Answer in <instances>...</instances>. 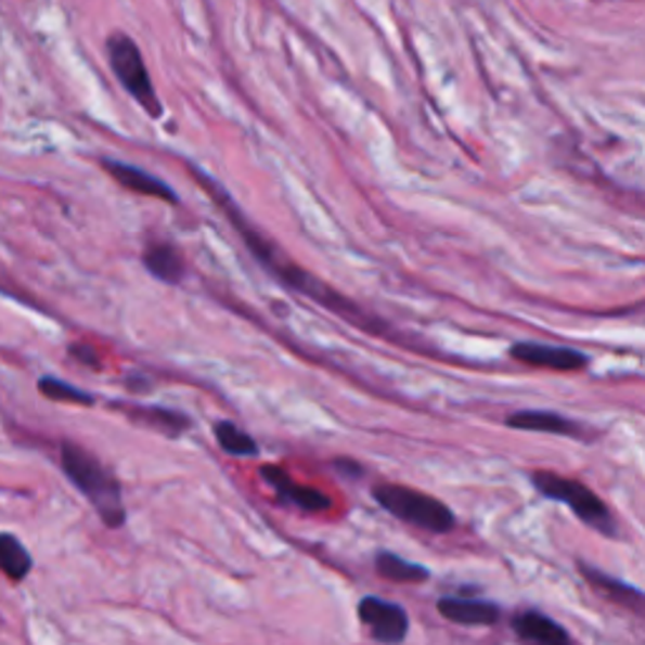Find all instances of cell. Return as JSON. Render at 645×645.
Instances as JSON below:
<instances>
[{"label": "cell", "mask_w": 645, "mask_h": 645, "mask_svg": "<svg viewBox=\"0 0 645 645\" xmlns=\"http://www.w3.org/2000/svg\"><path fill=\"white\" fill-rule=\"evenodd\" d=\"M260 477L266 479V485L273 489L278 502L291 504V507H298L302 512H323L331 507V496L323 494L321 489L298 485L291 474H287L283 466L268 464L260 469Z\"/></svg>", "instance_id": "cell-6"}, {"label": "cell", "mask_w": 645, "mask_h": 645, "mask_svg": "<svg viewBox=\"0 0 645 645\" xmlns=\"http://www.w3.org/2000/svg\"><path fill=\"white\" fill-rule=\"evenodd\" d=\"M38 391L51 401L79 403V407H93V401H96L89 391H83V388H76L72 384H66V380L53 378V376H43L38 380Z\"/></svg>", "instance_id": "cell-18"}, {"label": "cell", "mask_w": 645, "mask_h": 645, "mask_svg": "<svg viewBox=\"0 0 645 645\" xmlns=\"http://www.w3.org/2000/svg\"><path fill=\"white\" fill-rule=\"evenodd\" d=\"M437 610L441 618L449 620V623L466 625V628L494 625V623H500V618H502V610L496 603L479 601V597H466V595L439 597Z\"/></svg>", "instance_id": "cell-8"}, {"label": "cell", "mask_w": 645, "mask_h": 645, "mask_svg": "<svg viewBox=\"0 0 645 645\" xmlns=\"http://www.w3.org/2000/svg\"><path fill=\"white\" fill-rule=\"evenodd\" d=\"M376 572L388 582H424L431 578L429 567L411 563V559H403L401 555L386 553V550L376 555Z\"/></svg>", "instance_id": "cell-16"}, {"label": "cell", "mask_w": 645, "mask_h": 645, "mask_svg": "<svg viewBox=\"0 0 645 645\" xmlns=\"http://www.w3.org/2000/svg\"><path fill=\"white\" fill-rule=\"evenodd\" d=\"M359 620L371 638L380 645H401L409 635V612L386 597H363L359 603Z\"/></svg>", "instance_id": "cell-5"}, {"label": "cell", "mask_w": 645, "mask_h": 645, "mask_svg": "<svg viewBox=\"0 0 645 645\" xmlns=\"http://www.w3.org/2000/svg\"><path fill=\"white\" fill-rule=\"evenodd\" d=\"M127 416L139 426H146V429L165 434L169 439L182 437L184 431L192 429V418L182 414V411L165 409V407H124Z\"/></svg>", "instance_id": "cell-12"}, {"label": "cell", "mask_w": 645, "mask_h": 645, "mask_svg": "<svg viewBox=\"0 0 645 645\" xmlns=\"http://www.w3.org/2000/svg\"><path fill=\"white\" fill-rule=\"evenodd\" d=\"M61 466H64L66 477L74 481V487L93 504V509L104 519L106 527H112V530L124 527V523H127V509H124L121 485L96 456L89 454L79 444L66 441L61 447Z\"/></svg>", "instance_id": "cell-1"}, {"label": "cell", "mask_w": 645, "mask_h": 645, "mask_svg": "<svg viewBox=\"0 0 645 645\" xmlns=\"http://www.w3.org/2000/svg\"><path fill=\"white\" fill-rule=\"evenodd\" d=\"M578 570H580L582 578H585V580L590 582V588L597 590V593L608 597V601L623 603L625 608L641 610V605H643V593H641L638 588L628 585V582H623V580L610 578L608 572L597 570V567L588 565V563H582V559L578 563Z\"/></svg>", "instance_id": "cell-13"}, {"label": "cell", "mask_w": 645, "mask_h": 645, "mask_svg": "<svg viewBox=\"0 0 645 645\" xmlns=\"http://www.w3.org/2000/svg\"><path fill=\"white\" fill-rule=\"evenodd\" d=\"M68 353H72V359H74V361L83 363V366H89V369H99V366H101L99 353L93 351V348L87 346V344H74V346H68Z\"/></svg>", "instance_id": "cell-19"}, {"label": "cell", "mask_w": 645, "mask_h": 645, "mask_svg": "<svg viewBox=\"0 0 645 645\" xmlns=\"http://www.w3.org/2000/svg\"><path fill=\"white\" fill-rule=\"evenodd\" d=\"M106 56L108 64H112L114 76L119 79L121 87L127 89L129 96L134 99L152 119H159L165 106H162L157 91H154L152 76L146 72L139 46L131 41L127 34H112L106 41Z\"/></svg>", "instance_id": "cell-4"}, {"label": "cell", "mask_w": 645, "mask_h": 645, "mask_svg": "<svg viewBox=\"0 0 645 645\" xmlns=\"http://www.w3.org/2000/svg\"><path fill=\"white\" fill-rule=\"evenodd\" d=\"M509 356L519 363H527V366L563 371V373L582 371L590 363L588 356L575 351V348L534 344V340H523V344H515L509 348Z\"/></svg>", "instance_id": "cell-7"}, {"label": "cell", "mask_w": 645, "mask_h": 645, "mask_svg": "<svg viewBox=\"0 0 645 645\" xmlns=\"http://www.w3.org/2000/svg\"><path fill=\"white\" fill-rule=\"evenodd\" d=\"M144 268L150 270L152 278L162 280V283L167 285H177L182 283L184 278V258L177 250L175 245L169 243H157V245H150L144 250Z\"/></svg>", "instance_id": "cell-14"}, {"label": "cell", "mask_w": 645, "mask_h": 645, "mask_svg": "<svg viewBox=\"0 0 645 645\" xmlns=\"http://www.w3.org/2000/svg\"><path fill=\"white\" fill-rule=\"evenodd\" d=\"M530 479L532 487L538 489L542 496L567 504L572 515L578 517L582 525H588L590 530L601 532L603 538H618L616 517H612L608 504H605L593 489L580 485L578 479L559 477L555 472H532Z\"/></svg>", "instance_id": "cell-3"}, {"label": "cell", "mask_w": 645, "mask_h": 645, "mask_svg": "<svg viewBox=\"0 0 645 645\" xmlns=\"http://www.w3.org/2000/svg\"><path fill=\"white\" fill-rule=\"evenodd\" d=\"M212 434H215L217 447H220L224 454L240 456V460H253V456L260 454L258 441H255L245 429H240L237 424L224 422L222 418V422H215Z\"/></svg>", "instance_id": "cell-15"}, {"label": "cell", "mask_w": 645, "mask_h": 645, "mask_svg": "<svg viewBox=\"0 0 645 645\" xmlns=\"http://www.w3.org/2000/svg\"><path fill=\"white\" fill-rule=\"evenodd\" d=\"M504 424L517 431H538V434H555V437L582 439V426L563 414H555V411H538V409L515 411V414L507 416V422Z\"/></svg>", "instance_id": "cell-11"}, {"label": "cell", "mask_w": 645, "mask_h": 645, "mask_svg": "<svg viewBox=\"0 0 645 645\" xmlns=\"http://www.w3.org/2000/svg\"><path fill=\"white\" fill-rule=\"evenodd\" d=\"M519 645H578L563 625L540 610H519L512 618Z\"/></svg>", "instance_id": "cell-10"}, {"label": "cell", "mask_w": 645, "mask_h": 645, "mask_svg": "<svg viewBox=\"0 0 645 645\" xmlns=\"http://www.w3.org/2000/svg\"><path fill=\"white\" fill-rule=\"evenodd\" d=\"M371 494L378 502V507L386 509L388 515L401 519V523L422 527L426 532L444 534L456 527L454 512L444 502L437 500V496L418 492V489L386 481V485L373 487Z\"/></svg>", "instance_id": "cell-2"}, {"label": "cell", "mask_w": 645, "mask_h": 645, "mask_svg": "<svg viewBox=\"0 0 645 645\" xmlns=\"http://www.w3.org/2000/svg\"><path fill=\"white\" fill-rule=\"evenodd\" d=\"M101 165H104L108 177H112L114 182H119L124 190L144 194V197L172 202V205L180 202V194H177L172 186H169L165 180H159V177H154L152 172H146L142 167L127 165V162H116V159H104Z\"/></svg>", "instance_id": "cell-9"}, {"label": "cell", "mask_w": 645, "mask_h": 645, "mask_svg": "<svg viewBox=\"0 0 645 645\" xmlns=\"http://www.w3.org/2000/svg\"><path fill=\"white\" fill-rule=\"evenodd\" d=\"M34 567V557L15 534H0V572L13 582H21Z\"/></svg>", "instance_id": "cell-17"}]
</instances>
